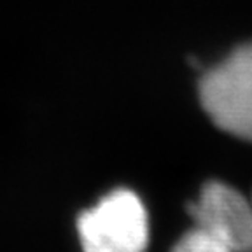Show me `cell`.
<instances>
[{
	"instance_id": "cell-5",
	"label": "cell",
	"mask_w": 252,
	"mask_h": 252,
	"mask_svg": "<svg viewBox=\"0 0 252 252\" xmlns=\"http://www.w3.org/2000/svg\"><path fill=\"white\" fill-rule=\"evenodd\" d=\"M251 198H252V196H251Z\"/></svg>"
},
{
	"instance_id": "cell-1",
	"label": "cell",
	"mask_w": 252,
	"mask_h": 252,
	"mask_svg": "<svg viewBox=\"0 0 252 252\" xmlns=\"http://www.w3.org/2000/svg\"><path fill=\"white\" fill-rule=\"evenodd\" d=\"M200 102L217 128L252 142V40L201 75Z\"/></svg>"
},
{
	"instance_id": "cell-4",
	"label": "cell",
	"mask_w": 252,
	"mask_h": 252,
	"mask_svg": "<svg viewBox=\"0 0 252 252\" xmlns=\"http://www.w3.org/2000/svg\"><path fill=\"white\" fill-rule=\"evenodd\" d=\"M172 252H233L226 244L212 236L209 231L194 226L191 231L181 236Z\"/></svg>"
},
{
	"instance_id": "cell-3",
	"label": "cell",
	"mask_w": 252,
	"mask_h": 252,
	"mask_svg": "<svg viewBox=\"0 0 252 252\" xmlns=\"http://www.w3.org/2000/svg\"><path fill=\"white\" fill-rule=\"evenodd\" d=\"M194 226L219 238L233 252H252V198L226 182L210 181L189 207Z\"/></svg>"
},
{
	"instance_id": "cell-2",
	"label": "cell",
	"mask_w": 252,
	"mask_h": 252,
	"mask_svg": "<svg viewBox=\"0 0 252 252\" xmlns=\"http://www.w3.org/2000/svg\"><path fill=\"white\" fill-rule=\"evenodd\" d=\"M83 252H146L149 216L137 193L114 189L77 219Z\"/></svg>"
}]
</instances>
